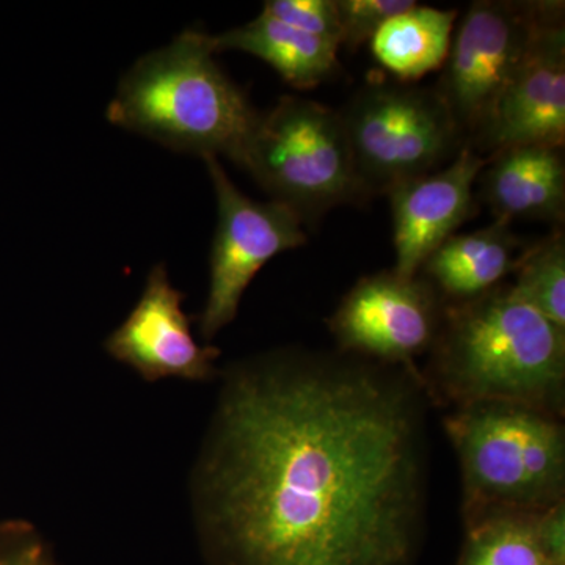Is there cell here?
I'll use <instances>...</instances> for the list:
<instances>
[{
    "label": "cell",
    "instance_id": "12",
    "mask_svg": "<svg viewBox=\"0 0 565 565\" xmlns=\"http://www.w3.org/2000/svg\"><path fill=\"white\" fill-rule=\"evenodd\" d=\"M487 162L462 148L446 169L405 182L390 192L393 210L394 273L415 277L426 259L473 214V185Z\"/></svg>",
    "mask_w": 565,
    "mask_h": 565
},
{
    "label": "cell",
    "instance_id": "11",
    "mask_svg": "<svg viewBox=\"0 0 565 565\" xmlns=\"http://www.w3.org/2000/svg\"><path fill=\"white\" fill-rule=\"evenodd\" d=\"M182 300L184 294L173 288L166 266L158 264L148 275L132 313L106 341L107 352L147 381L211 379L221 351L211 345L203 348L193 340Z\"/></svg>",
    "mask_w": 565,
    "mask_h": 565
},
{
    "label": "cell",
    "instance_id": "9",
    "mask_svg": "<svg viewBox=\"0 0 565 565\" xmlns=\"http://www.w3.org/2000/svg\"><path fill=\"white\" fill-rule=\"evenodd\" d=\"M444 310L433 282L384 270L356 281L329 327L341 352L422 375L415 359L433 349Z\"/></svg>",
    "mask_w": 565,
    "mask_h": 565
},
{
    "label": "cell",
    "instance_id": "20",
    "mask_svg": "<svg viewBox=\"0 0 565 565\" xmlns=\"http://www.w3.org/2000/svg\"><path fill=\"white\" fill-rule=\"evenodd\" d=\"M264 13L341 47V28L334 0H267Z\"/></svg>",
    "mask_w": 565,
    "mask_h": 565
},
{
    "label": "cell",
    "instance_id": "18",
    "mask_svg": "<svg viewBox=\"0 0 565 565\" xmlns=\"http://www.w3.org/2000/svg\"><path fill=\"white\" fill-rule=\"evenodd\" d=\"M514 285L508 291L565 329V237L556 232L527 248L515 266Z\"/></svg>",
    "mask_w": 565,
    "mask_h": 565
},
{
    "label": "cell",
    "instance_id": "1",
    "mask_svg": "<svg viewBox=\"0 0 565 565\" xmlns=\"http://www.w3.org/2000/svg\"><path fill=\"white\" fill-rule=\"evenodd\" d=\"M422 375L351 353L236 371L210 463L221 565H408L426 511Z\"/></svg>",
    "mask_w": 565,
    "mask_h": 565
},
{
    "label": "cell",
    "instance_id": "2",
    "mask_svg": "<svg viewBox=\"0 0 565 565\" xmlns=\"http://www.w3.org/2000/svg\"><path fill=\"white\" fill-rule=\"evenodd\" d=\"M430 352L422 377L435 403L525 405L563 419L565 329L508 288L446 305Z\"/></svg>",
    "mask_w": 565,
    "mask_h": 565
},
{
    "label": "cell",
    "instance_id": "13",
    "mask_svg": "<svg viewBox=\"0 0 565 565\" xmlns=\"http://www.w3.org/2000/svg\"><path fill=\"white\" fill-rule=\"evenodd\" d=\"M482 199L498 222H563L565 163L563 147L522 145L505 148L484 167Z\"/></svg>",
    "mask_w": 565,
    "mask_h": 565
},
{
    "label": "cell",
    "instance_id": "14",
    "mask_svg": "<svg viewBox=\"0 0 565 565\" xmlns=\"http://www.w3.org/2000/svg\"><path fill=\"white\" fill-rule=\"evenodd\" d=\"M520 241L509 223L494 222L487 228L455 234L423 264L424 274L437 291L451 302H465L493 291L514 273Z\"/></svg>",
    "mask_w": 565,
    "mask_h": 565
},
{
    "label": "cell",
    "instance_id": "5",
    "mask_svg": "<svg viewBox=\"0 0 565 565\" xmlns=\"http://www.w3.org/2000/svg\"><path fill=\"white\" fill-rule=\"evenodd\" d=\"M236 163L303 223L364 196L340 111L299 96L258 115Z\"/></svg>",
    "mask_w": 565,
    "mask_h": 565
},
{
    "label": "cell",
    "instance_id": "16",
    "mask_svg": "<svg viewBox=\"0 0 565 565\" xmlns=\"http://www.w3.org/2000/svg\"><path fill=\"white\" fill-rule=\"evenodd\" d=\"M456 18V10L416 3L375 32L370 41L375 61L399 81L422 79L445 65Z\"/></svg>",
    "mask_w": 565,
    "mask_h": 565
},
{
    "label": "cell",
    "instance_id": "10",
    "mask_svg": "<svg viewBox=\"0 0 565 565\" xmlns=\"http://www.w3.org/2000/svg\"><path fill=\"white\" fill-rule=\"evenodd\" d=\"M564 3L535 32L522 65L501 95L478 139L490 150L522 145L564 147Z\"/></svg>",
    "mask_w": 565,
    "mask_h": 565
},
{
    "label": "cell",
    "instance_id": "19",
    "mask_svg": "<svg viewBox=\"0 0 565 565\" xmlns=\"http://www.w3.org/2000/svg\"><path fill=\"white\" fill-rule=\"evenodd\" d=\"M341 28V46H363L386 21L416 6L412 0H334Z\"/></svg>",
    "mask_w": 565,
    "mask_h": 565
},
{
    "label": "cell",
    "instance_id": "4",
    "mask_svg": "<svg viewBox=\"0 0 565 565\" xmlns=\"http://www.w3.org/2000/svg\"><path fill=\"white\" fill-rule=\"evenodd\" d=\"M444 423L462 470L465 523L497 512L539 514L565 500L561 418L481 403L457 407Z\"/></svg>",
    "mask_w": 565,
    "mask_h": 565
},
{
    "label": "cell",
    "instance_id": "15",
    "mask_svg": "<svg viewBox=\"0 0 565 565\" xmlns=\"http://www.w3.org/2000/svg\"><path fill=\"white\" fill-rule=\"evenodd\" d=\"M211 40L215 52L243 51L269 63L299 90L322 84L338 70V44L297 31L264 11L243 28L211 35Z\"/></svg>",
    "mask_w": 565,
    "mask_h": 565
},
{
    "label": "cell",
    "instance_id": "21",
    "mask_svg": "<svg viewBox=\"0 0 565 565\" xmlns=\"http://www.w3.org/2000/svg\"><path fill=\"white\" fill-rule=\"evenodd\" d=\"M539 545L548 565H565V500L535 519Z\"/></svg>",
    "mask_w": 565,
    "mask_h": 565
},
{
    "label": "cell",
    "instance_id": "8",
    "mask_svg": "<svg viewBox=\"0 0 565 565\" xmlns=\"http://www.w3.org/2000/svg\"><path fill=\"white\" fill-rule=\"evenodd\" d=\"M217 200V228L211 250V280L200 333L212 340L236 318L241 299L264 264L307 243L303 222L280 203L244 195L217 158L204 159Z\"/></svg>",
    "mask_w": 565,
    "mask_h": 565
},
{
    "label": "cell",
    "instance_id": "3",
    "mask_svg": "<svg viewBox=\"0 0 565 565\" xmlns=\"http://www.w3.org/2000/svg\"><path fill=\"white\" fill-rule=\"evenodd\" d=\"M211 35L185 31L121 77L107 120L200 158L236 162L258 111L215 62Z\"/></svg>",
    "mask_w": 565,
    "mask_h": 565
},
{
    "label": "cell",
    "instance_id": "22",
    "mask_svg": "<svg viewBox=\"0 0 565 565\" xmlns=\"http://www.w3.org/2000/svg\"><path fill=\"white\" fill-rule=\"evenodd\" d=\"M0 565H54L46 548L35 537L21 535L0 544Z\"/></svg>",
    "mask_w": 565,
    "mask_h": 565
},
{
    "label": "cell",
    "instance_id": "6",
    "mask_svg": "<svg viewBox=\"0 0 565 565\" xmlns=\"http://www.w3.org/2000/svg\"><path fill=\"white\" fill-rule=\"evenodd\" d=\"M340 114L364 196L433 173L462 139L444 99L429 88L370 84Z\"/></svg>",
    "mask_w": 565,
    "mask_h": 565
},
{
    "label": "cell",
    "instance_id": "17",
    "mask_svg": "<svg viewBox=\"0 0 565 565\" xmlns=\"http://www.w3.org/2000/svg\"><path fill=\"white\" fill-rule=\"evenodd\" d=\"M535 519L537 514L497 512L465 523L467 535L457 565H548Z\"/></svg>",
    "mask_w": 565,
    "mask_h": 565
},
{
    "label": "cell",
    "instance_id": "7",
    "mask_svg": "<svg viewBox=\"0 0 565 565\" xmlns=\"http://www.w3.org/2000/svg\"><path fill=\"white\" fill-rule=\"evenodd\" d=\"M557 6L559 2L508 0L471 3L435 88L460 134L479 136L484 131L535 32Z\"/></svg>",
    "mask_w": 565,
    "mask_h": 565
}]
</instances>
